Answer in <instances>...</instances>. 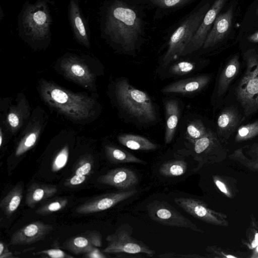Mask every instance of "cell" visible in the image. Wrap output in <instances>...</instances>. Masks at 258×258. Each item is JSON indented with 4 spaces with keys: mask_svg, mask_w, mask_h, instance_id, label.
<instances>
[{
    "mask_svg": "<svg viewBox=\"0 0 258 258\" xmlns=\"http://www.w3.org/2000/svg\"><path fill=\"white\" fill-rule=\"evenodd\" d=\"M137 12L121 0H108L100 8L102 37L131 52L136 49L143 32Z\"/></svg>",
    "mask_w": 258,
    "mask_h": 258,
    "instance_id": "obj_1",
    "label": "cell"
},
{
    "mask_svg": "<svg viewBox=\"0 0 258 258\" xmlns=\"http://www.w3.org/2000/svg\"><path fill=\"white\" fill-rule=\"evenodd\" d=\"M50 0H37L31 4L26 1L18 18V34L31 45H46L51 40L52 24Z\"/></svg>",
    "mask_w": 258,
    "mask_h": 258,
    "instance_id": "obj_2",
    "label": "cell"
},
{
    "mask_svg": "<svg viewBox=\"0 0 258 258\" xmlns=\"http://www.w3.org/2000/svg\"><path fill=\"white\" fill-rule=\"evenodd\" d=\"M40 94L43 101L68 117L81 120L90 117L94 100L80 93H75L50 82L39 83Z\"/></svg>",
    "mask_w": 258,
    "mask_h": 258,
    "instance_id": "obj_3",
    "label": "cell"
},
{
    "mask_svg": "<svg viewBox=\"0 0 258 258\" xmlns=\"http://www.w3.org/2000/svg\"><path fill=\"white\" fill-rule=\"evenodd\" d=\"M115 94L121 108L138 122L147 124L156 121L157 110L150 96L134 87L126 79L117 82Z\"/></svg>",
    "mask_w": 258,
    "mask_h": 258,
    "instance_id": "obj_4",
    "label": "cell"
},
{
    "mask_svg": "<svg viewBox=\"0 0 258 258\" xmlns=\"http://www.w3.org/2000/svg\"><path fill=\"white\" fill-rule=\"evenodd\" d=\"M244 58L246 68L236 95L248 116L258 110V53L254 49H249L244 53Z\"/></svg>",
    "mask_w": 258,
    "mask_h": 258,
    "instance_id": "obj_5",
    "label": "cell"
},
{
    "mask_svg": "<svg viewBox=\"0 0 258 258\" xmlns=\"http://www.w3.org/2000/svg\"><path fill=\"white\" fill-rule=\"evenodd\" d=\"M206 3L190 14L179 26L170 37L168 47L162 59V67H167L182 54L200 26L210 9Z\"/></svg>",
    "mask_w": 258,
    "mask_h": 258,
    "instance_id": "obj_6",
    "label": "cell"
},
{
    "mask_svg": "<svg viewBox=\"0 0 258 258\" xmlns=\"http://www.w3.org/2000/svg\"><path fill=\"white\" fill-rule=\"evenodd\" d=\"M133 229L128 223L121 225L112 233L108 235L106 240V247L102 250L105 253L116 254V257H126L127 255L145 254L152 257L155 252L142 241L132 237ZM131 257H132L131 256Z\"/></svg>",
    "mask_w": 258,
    "mask_h": 258,
    "instance_id": "obj_7",
    "label": "cell"
},
{
    "mask_svg": "<svg viewBox=\"0 0 258 258\" xmlns=\"http://www.w3.org/2000/svg\"><path fill=\"white\" fill-rule=\"evenodd\" d=\"M221 142L218 135L209 129L202 138L189 142L190 145L184 152L191 155L198 162L197 166L193 170L194 172L204 166L219 163L226 158L227 151Z\"/></svg>",
    "mask_w": 258,
    "mask_h": 258,
    "instance_id": "obj_8",
    "label": "cell"
},
{
    "mask_svg": "<svg viewBox=\"0 0 258 258\" xmlns=\"http://www.w3.org/2000/svg\"><path fill=\"white\" fill-rule=\"evenodd\" d=\"M149 217L161 224L190 229L195 232H204L197 225L181 214L165 201H154L147 206Z\"/></svg>",
    "mask_w": 258,
    "mask_h": 258,
    "instance_id": "obj_9",
    "label": "cell"
},
{
    "mask_svg": "<svg viewBox=\"0 0 258 258\" xmlns=\"http://www.w3.org/2000/svg\"><path fill=\"white\" fill-rule=\"evenodd\" d=\"M175 203L194 218L215 226L227 227V216L209 208L204 202L191 198H177Z\"/></svg>",
    "mask_w": 258,
    "mask_h": 258,
    "instance_id": "obj_10",
    "label": "cell"
},
{
    "mask_svg": "<svg viewBox=\"0 0 258 258\" xmlns=\"http://www.w3.org/2000/svg\"><path fill=\"white\" fill-rule=\"evenodd\" d=\"M60 69L66 78L88 89L94 87V75L79 57L73 55L65 56L60 61Z\"/></svg>",
    "mask_w": 258,
    "mask_h": 258,
    "instance_id": "obj_11",
    "label": "cell"
},
{
    "mask_svg": "<svg viewBox=\"0 0 258 258\" xmlns=\"http://www.w3.org/2000/svg\"><path fill=\"white\" fill-rule=\"evenodd\" d=\"M137 192L136 189L132 188L126 190L100 195L79 206L76 212L80 214H88L104 211L129 199Z\"/></svg>",
    "mask_w": 258,
    "mask_h": 258,
    "instance_id": "obj_12",
    "label": "cell"
},
{
    "mask_svg": "<svg viewBox=\"0 0 258 258\" xmlns=\"http://www.w3.org/2000/svg\"><path fill=\"white\" fill-rule=\"evenodd\" d=\"M227 0H216L205 14L203 20L182 56L189 54L203 46L212 26Z\"/></svg>",
    "mask_w": 258,
    "mask_h": 258,
    "instance_id": "obj_13",
    "label": "cell"
},
{
    "mask_svg": "<svg viewBox=\"0 0 258 258\" xmlns=\"http://www.w3.org/2000/svg\"><path fill=\"white\" fill-rule=\"evenodd\" d=\"M53 229L51 225L34 221L15 231L11 237L10 244L25 245L43 240Z\"/></svg>",
    "mask_w": 258,
    "mask_h": 258,
    "instance_id": "obj_14",
    "label": "cell"
},
{
    "mask_svg": "<svg viewBox=\"0 0 258 258\" xmlns=\"http://www.w3.org/2000/svg\"><path fill=\"white\" fill-rule=\"evenodd\" d=\"M68 19L76 40L81 45L90 47V32L88 23L80 6L79 0H69Z\"/></svg>",
    "mask_w": 258,
    "mask_h": 258,
    "instance_id": "obj_15",
    "label": "cell"
},
{
    "mask_svg": "<svg viewBox=\"0 0 258 258\" xmlns=\"http://www.w3.org/2000/svg\"><path fill=\"white\" fill-rule=\"evenodd\" d=\"M102 245V236L97 230L85 232L68 239L62 247L76 255L86 253Z\"/></svg>",
    "mask_w": 258,
    "mask_h": 258,
    "instance_id": "obj_16",
    "label": "cell"
},
{
    "mask_svg": "<svg viewBox=\"0 0 258 258\" xmlns=\"http://www.w3.org/2000/svg\"><path fill=\"white\" fill-rule=\"evenodd\" d=\"M100 183L120 189L132 188L138 182V177L133 170L126 168H117L111 170L98 177Z\"/></svg>",
    "mask_w": 258,
    "mask_h": 258,
    "instance_id": "obj_17",
    "label": "cell"
},
{
    "mask_svg": "<svg viewBox=\"0 0 258 258\" xmlns=\"http://www.w3.org/2000/svg\"><path fill=\"white\" fill-rule=\"evenodd\" d=\"M210 80L211 77L208 75L195 76L170 83L161 91L164 94H192L202 90Z\"/></svg>",
    "mask_w": 258,
    "mask_h": 258,
    "instance_id": "obj_18",
    "label": "cell"
},
{
    "mask_svg": "<svg viewBox=\"0 0 258 258\" xmlns=\"http://www.w3.org/2000/svg\"><path fill=\"white\" fill-rule=\"evenodd\" d=\"M233 16V9L232 7L217 16L204 42V48L215 45L225 37L231 30Z\"/></svg>",
    "mask_w": 258,
    "mask_h": 258,
    "instance_id": "obj_19",
    "label": "cell"
},
{
    "mask_svg": "<svg viewBox=\"0 0 258 258\" xmlns=\"http://www.w3.org/2000/svg\"><path fill=\"white\" fill-rule=\"evenodd\" d=\"M240 121V116L234 107H228L221 112L217 124L218 137L221 142L229 139Z\"/></svg>",
    "mask_w": 258,
    "mask_h": 258,
    "instance_id": "obj_20",
    "label": "cell"
},
{
    "mask_svg": "<svg viewBox=\"0 0 258 258\" xmlns=\"http://www.w3.org/2000/svg\"><path fill=\"white\" fill-rule=\"evenodd\" d=\"M166 127L165 143L169 144L173 140L180 114L178 102L174 99L167 100L165 103Z\"/></svg>",
    "mask_w": 258,
    "mask_h": 258,
    "instance_id": "obj_21",
    "label": "cell"
},
{
    "mask_svg": "<svg viewBox=\"0 0 258 258\" xmlns=\"http://www.w3.org/2000/svg\"><path fill=\"white\" fill-rule=\"evenodd\" d=\"M57 187L51 185L34 183L27 190L26 204L30 208H34L36 204L54 195Z\"/></svg>",
    "mask_w": 258,
    "mask_h": 258,
    "instance_id": "obj_22",
    "label": "cell"
},
{
    "mask_svg": "<svg viewBox=\"0 0 258 258\" xmlns=\"http://www.w3.org/2000/svg\"><path fill=\"white\" fill-rule=\"evenodd\" d=\"M240 68L239 56L234 55L228 60L219 79L217 93L223 95L227 90L232 81L238 73Z\"/></svg>",
    "mask_w": 258,
    "mask_h": 258,
    "instance_id": "obj_23",
    "label": "cell"
},
{
    "mask_svg": "<svg viewBox=\"0 0 258 258\" xmlns=\"http://www.w3.org/2000/svg\"><path fill=\"white\" fill-rule=\"evenodd\" d=\"M118 142L126 148L137 151H151L158 146L144 137L133 134H122L117 137Z\"/></svg>",
    "mask_w": 258,
    "mask_h": 258,
    "instance_id": "obj_24",
    "label": "cell"
},
{
    "mask_svg": "<svg viewBox=\"0 0 258 258\" xmlns=\"http://www.w3.org/2000/svg\"><path fill=\"white\" fill-rule=\"evenodd\" d=\"M23 198V187L20 183L16 184L3 198L0 207L5 214L10 217L19 207Z\"/></svg>",
    "mask_w": 258,
    "mask_h": 258,
    "instance_id": "obj_25",
    "label": "cell"
},
{
    "mask_svg": "<svg viewBox=\"0 0 258 258\" xmlns=\"http://www.w3.org/2000/svg\"><path fill=\"white\" fill-rule=\"evenodd\" d=\"M105 152L108 159L114 163H134L145 165L147 164L146 161L138 158L130 152L114 146H106Z\"/></svg>",
    "mask_w": 258,
    "mask_h": 258,
    "instance_id": "obj_26",
    "label": "cell"
},
{
    "mask_svg": "<svg viewBox=\"0 0 258 258\" xmlns=\"http://www.w3.org/2000/svg\"><path fill=\"white\" fill-rule=\"evenodd\" d=\"M207 257L215 258H243L248 257V253L239 250L219 247L216 245L208 246L206 248Z\"/></svg>",
    "mask_w": 258,
    "mask_h": 258,
    "instance_id": "obj_27",
    "label": "cell"
},
{
    "mask_svg": "<svg viewBox=\"0 0 258 258\" xmlns=\"http://www.w3.org/2000/svg\"><path fill=\"white\" fill-rule=\"evenodd\" d=\"M213 182L219 190L228 198L233 199L238 192L234 179L221 175H214Z\"/></svg>",
    "mask_w": 258,
    "mask_h": 258,
    "instance_id": "obj_28",
    "label": "cell"
},
{
    "mask_svg": "<svg viewBox=\"0 0 258 258\" xmlns=\"http://www.w3.org/2000/svg\"><path fill=\"white\" fill-rule=\"evenodd\" d=\"M186 170L187 164L183 160H175L164 162L161 164L159 169L160 174L168 177L181 176Z\"/></svg>",
    "mask_w": 258,
    "mask_h": 258,
    "instance_id": "obj_29",
    "label": "cell"
},
{
    "mask_svg": "<svg viewBox=\"0 0 258 258\" xmlns=\"http://www.w3.org/2000/svg\"><path fill=\"white\" fill-rule=\"evenodd\" d=\"M39 134L40 127L38 126L27 132L18 145L15 156H20L32 148L37 142Z\"/></svg>",
    "mask_w": 258,
    "mask_h": 258,
    "instance_id": "obj_30",
    "label": "cell"
},
{
    "mask_svg": "<svg viewBox=\"0 0 258 258\" xmlns=\"http://www.w3.org/2000/svg\"><path fill=\"white\" fill-rule=\"evenodd\" d=\"M245 239L242 243L250 250H253L258 245V221L252 214L250 221L245 232Z\"/></svg>",
    "mask_w": 258,
    "mask_h": 258,
    "instance_id": "obj_31",
    "label": "cell"
},
{
    "mask_svg": "<svg viewBox=\"0 0 258 258\" xmlns=\"http://www.w3.org/2000/svg\"><path fill=\"white\" fill-rule=\"evenodd\" d=\"M208 130L201 120L194 119L187 124L185 138L189 142H194L204 136Z\"/></svg>",
    "mask_w": 258,
    "mask_h": 258,
    "instance_id": "obj_32",
    "label": "cell"
},
{
    "mask_svg": "<svg viewBox=\"0 0 258 258\" xmlns=\"http://www.w3.org/2000/svg\"><path fill=\"white\" fill-rule=\"evenodd\" d=\"M197 67L195 62L183 60L170 65L167 74L171 77L184 76L194 71Z\"/></svg>",
    "mask_w": 258,
    "mask_h": 258,
    "instance_id": "obj_33",
    "label": "cell"
},
{
    "mask_svg": "<svg viewBox=\"0 0 258 258\" xmlns=\"http://www.w3.org/2000/svg\"><path fill=\"white\" fill-rule=\"evenodd\" d=\"M258 136V120L252 123L240 126L235 136L236 142L250 140Z\"/></svg>",
    "mask_w": 258,
    "mask_h": 258,
    "instance_id": "obj_34",
    "label": "cell"
},
{
    "mask_svg": "<svg viewBox=\"0 0 258 258\" xmlns=\"http://www.w3.org/2000/svg\"><path fill=\"white\" fill-rule=\"evenodd\" d=\"M68 203L67 199L59 198L40 207L36 210L35 213L41 216L50 215L63 209L66 207Z\"/></svg>",
    "mask_w": 258,
    "mask_h": 258,
    "instance_id": "obj_35",
    "label": "cell"
},
{
    "mask_svg": "<svg viewBox=\"0 0 258 258\" xmlns=\"http://www.w3.org/2000/svg\"><path fill=\"white\" fill-rule=\"evenodd\" d=\"M230 159L240 163L250 171L258 172V159H249L243 153L241 148L235 150L229 155Z\"/></svg>",
    "mask_w": 258,
    "mask_h": 258,
    "instance_id": "obj_36",
    "label": "cell"
},
{
    "mask_svg": "<svg viewBox=\"0 0 258 258\" xmlns=\"http://www.w3.org/2000/svg\"><path fill=\"white\" fill-rule=\"evenodd\" d=\"M69 156V148L66 145L55 156L51 164L52 171L57 172L62 169L68 163Z\"/></svg>",
    "mask_w": 258,
    "mask_h": 258,
    "instance_id": "obj_37",
    "label": "cell"
},
{
    "mask_svg": "<svg viewBox=\"0 0 258 258\" xmlns=\"http://www.w3.org/2000/svg\"><path fill=\"white\" fill-rule=\"evenodd\" d=\"M93 167V161L90 156H84L77 163L75 168V174L89 175Z\"/></svg>",
    "mask_w": 258,
    "mask_h": 258,
    "instance_id": "obj_38",
    "label": "cell"
},
{
    "mask_svg": "<svg viewBox=\"0 0 258 258\" xmlns=\"http://www.w3.org/2000/svg\"><path fill=\"white\" fill-rule=\"evenodd\" d=\"M22 119V114L19 109L16 107L11 108L7 115V121L12 132H16L20 128Z\"/></svg>",
    "mask_w": 258,
    "mask_h": 258,
    "instance_id": "obj_39",
    "label": "cell"
},
{
    "mask_svg": "<svg viewBox=\"0 0 258 258\" xmlns=\"http://www.w3.org/2000/svg\"><path fill=\"white\" fill-rule=\"evenodd\" d=\"M34 255H40L43 257L51 258H72L73 256L57 248L42 250L37 252L33 253Z\"/></svg>",
    "mask_w": 258,
    "mask_h": 258,
    "instance_id": "obj_40",
    "label": "cell"
},
{
    "mask_svg": "<svg viewBox=\"0 0 258 258\" xmlns=\"http://www.w3.org/2000/svg\"><path fill=\"white\" fill-rule=\"evenodd\" d=\"M193 0H150L154 5L162 8H175L188 4Z\"/></svg>",
    "mask_w": 258,
    "mask_h": 258,
    "instance_id": "obj_41",
    "label": "cell"
},
{
    "mask_svg": "<svg viewBox=\"0 0 258 258\" xmlns=\"http://www.w3.org/2000/svg\"><path fill=\"white\" fill-rule=\"evenodd\" d=\"M87 176L83 175L75 174L71 177L68 178L64 184L67 187L76 186L82 184L87 179Z\"/></svg>",
    "mask_w": 258,
    "mask_h": 258,
    "instance_id": "obj_42",
    "label": "cell"
},
{
    "mask_svg": "<svg viewBox=\"0 0 258 258\" xmlns=\"http://www.w3.org/2000/svg\"><path fill=\"white\" fill-rule=\"evenodd\" d=\"M159 257L161 258H200V257H205L206 256H203L202 255L197 254H180L177 253H165L161 254L158 256Z\"/></svg>",
    "mask_w": 258,
    "mask_h": 258,
    "instance_id": "obj_43",
    "label": "cell"
},
{
    "mask_svg": "<svg viewBox=\"0 0 258 258\" xmlns=\"http://www.w3.org/2000/svg\"><path fill=\"white\" fill-rule=\"evenodd\" d=\"M101 251L99 247H95L90 251L84 253V257L88 258H106L107 256Z\"/></svg>",
    "mask_w": 258,
    "mask_h": 258,
    "instance_id": "obj_44",
    "label": "cell"
},
{
    "mask_svg": "<svg viewBox=\"0 0 258 258\" xmlns=\"http://www.w3.org/2000/svg\"><path fill=\"white\" fill-rule=\"evenodd\" d=\"M15 256L11 252L6 243L3 241L0 242V258H13Z\"/></svg>",
    "mask_w": 258,
    "mask_h": 258,
    "instance_id": "obj_45",
    "label": "cell"
},
{
    "mask_svg": "<svg viewBox=\"0 0 258 258\" xmlns=\"http://www.w3.org/2000/svg\"><path fill=\"white\" fill-rule=\"evenodd\" d=\"M246 153L251 159H258V143L248 146Z\"/></svg>",
    "mask_w": 258,
    "mask_h": 258,
    "instance_id": "obj_46",
    "label": "cell"
},
{
    "mask_svg": "<svg viewBox=\"0 0 258 258\" xmlns=\"http://www.w3.org/2000/svg\"><path fill=\"white\" fill-rule=\"evenodd\" d=\"M247 39L251 42H258V31L249 35L247 37Z\"/></svg>",
    "mask_w": 258,
    "mask_h": 258,
    "instance_id": "obj_47",
    "label": "cell"
},
{
    "mask_svg": "<svg viewBox=\"0 0 258 258\" xmlns=\"http://www.w3.org/2000/svg\"><path fill=\"white\" fill-rule=\"evenodd\" d=\"M249 257L258 258V245L251 251V254Z\"/></svg>",
    "mask_w": 258,
    "mask_h": 258,
    "instance_id": "obj_48",
    "label": "cell"
},
{
    "mask_svg": "<svg viewBox=\"0 0 258 258\" xmlns=\"http://www.w3.org/2000/svg\"><path fill=\"white\" fill-rule=\"evenodd\" d=\"M3 133L2 129L0 130V147H1L3 144Z\"/></svg>",
    "mask_w": 258,
    "mask_h": 258,
    "instance_id": "obj_49",
    "label": "cell"
},
{
    "mask_svg": "<svg viewBox=\"0 0 258 258\" xmlns=\"http://www.w3.org/2000/svg\"><path fill=\"white\" fill-rule=\"evenodd\" d=\"M256 14L258 16V8H257V10H256Z\"/></svg>",
    "mask_w": 258,
    "mask_h": 258,
    "instance_id": "obj_50",
    "label": "cell"
},
{
    "mask_svg": "<svg viewBox=\"0 0 258 258\" xmlns=\"http://www.w3.org/2000/svg\"><path fill=\"white\" fill-rule=\"evenodd\" d=\"M257 221H258V211H257Z\"/></svg>",
    "mask_w": 258,
    "mask_h": 258,
    "instance_id": "obj_51",
    "label": "cell"
}]
</instances>
